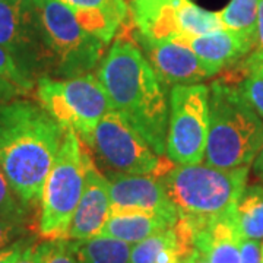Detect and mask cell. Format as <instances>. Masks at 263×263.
I'll list each match as a JSON object with an SVG mask.
<instances>
[{
    "mask_svg": "<svg viewBox=\"0 0 263 263\" xmlns=\"http://www.w3.org/2000/svg\"><path fill=\"white\" fill-rule=\"evenodd\" d=\"M95 75L113 110L130 123L157 155H165L170 94L139 46L129 38H117Z\"/></svg>",
    "mask_w": 263,
    "mask_h": 263,
    "instance_id": "obj_1",
    "label": "cell"
},
{
    "mask_svg": "<svg viewBox=\"0 0 263 263\" xmlns=\"http://www.w3.org/2000/svg\"><path fill=\"white\" fill-rule=\"evenodd\" d=\"M65 135L38 103L15 98L0 105V168L25 205L40 202Z\"/></svg>",
    "mask_w": 263,
    "mask_h": 263,
    "instance_id": "obj_2",
    "label": "cell"
},
{
    "mask_svg": "<svg viewBox=\"0 0 263 263\" xmlns=\"http://www.w3.org/2000/svg\"><path fill=\"white\" fill-rule=\"evenodd\" d=\"M263 145V119L246 103L238 85H209V127L203 162L221 170L250 168Z\"/></svg>",
    "mask_w": 263,
    "mask_h": 263,
    "instance_id": "obj_3",
    "label": "cell"
},
{
    "mask_svg": "<svg viewBox=\"0 0 263 263\" xmlns=\"http://www.w3.org/2000/svg\"><path fill=\"white\" fill-rule=\"evenodd\" d=\"M249 168L221 170L208 164L176 165L161 181L179 218L202 230L237 211L247 184Z\"/></svg>",
    "mask_w": 263,
    "mask_h": 263,
    "instance_id": "obj_4",
    "label": "cell"
},
{
    "mask_svg": "<svg viewBox=\"0 0 263 263\" xmlns=\"http://www.w3.org/2000/svg\"><path fill=\"white\" fill-rule=\"evenodd\" d=\"M91 149L70 129L48 173L40 197L38 234L44 241L66 240V234L86 184Z\"/></svg>",
    "mask_w": 263,
    "mask_h": 263,
    "instance_id": "obj_5",
    "label": "cell"
},
{
    "mask_svg": "<svg viewBox=\"0 0 263 263\" xmlns=\"http://www.w3.org/2000/svg\"><path fill=\"white\" fill-rule=\"evenodd\" d=\"M43 43L62 79L92 73L104 57L107 44L88 34L75 13L60 0H34Z\"/></svg>",
    "mask_w": 263,
    "mask_h": 263,
    "instance_id": "obj_6",
    "label": "cell"
},
{
    "mask_svg": "<svg viewBox=\"0 0 263 263\" xmlns=\"http://www.w3.org/2000/svg\"><path fill=\"white\" fill-rule=\"evenodd\" d=\"M38 104L65 129L73 130L88 145L98 122L113 110L97 75L76 78L41 76L35 84Z\"/></svg>",
    "mask_w": 263,
    "mask_h": 263,
    "instance_id": "obj_7",
    "label": "cell"
},
{
    "mask_svg": "<svg viewBox=\"0 0 263 263\" xmlns=\"http://www.w3.org/2000/svg\"><path fill=\"white\" fill-rule=\"evenodd\" d=\"M209 127V86L174 85L170 89L165 157L176 165L200 164Z\"/></svg>",
    "mask_w": 263,
    "mask_h": 263,
    "instance_id": "obj_8",
    "label": "cell"
},
{
    "mask_svg": "<svg viewBox=\"0 0 263 263\" xmlns=\"http://www.w3.org/2000/svg\"><path fill=\"white\" fill-rule=\"evenodd\" d=\"M86 146L108 168L122 174H154L161 179V167L168 162V158L161 160L149 143L116 110L108 111L98 122Z\"/></svg>",
    "mask_w": 263,
    "mask_h": 263,
    "instance_id": "obj_9",
    "label": "cell"
},
{
    "mask_svg": "<svg viewBox=\"0 0 263 263\" xmlns=\"http://www.w3.org/2000/svg\"><path fill=\"white\" fill-rule=\"evenodd\" d=\"M0 47L31 79L37 73L53 72L51 57L40 34L34 0L0 2Z\"/></svg>",
    "mask_w": 263,
    "mask_h": 263,
    "instance_id": "obj_10",
    "label": "cell"
},
{
    "mask_svg": "<svg viewBox=\"0 0 263 263\" xmlns=\"http://www.w3.org/2000/svg\"><path fill=\"white\" fill-rule=\"evenodd\" d=\"M111 212L142 211L177 222V209L170 200L160 177L154 174H108Z\"/></svg>",
    "mask_w": 263,
    "mask_h": 263,
    "instance_id": "obj_11",
    "label": "cell"
},
{
    "mask_svg": "<svg viewBox=\"0 0 263 263\" xmlns=\"http://www.w3.org/2000/svg\"><path fill=\"white\" fill-rule=\"evenodd\" d=\"M138 46L161 81L168 86L202 84L212 73L200 59L176 40H152L136 32Z\"/></svg>",
    "mask_w": 263,
    "mask_h": 263,
    "instance_id": "obj_12",
    "label": "cell"
},
{
    "mask_svg": "<svg viewBox=\"0 0 263 263\" xmlns=\"http://www.w3.org/2000/svg\"><path fill=\"white\" fill-rule=\"evenodd\" d=\"M111 214L108 179L97 168L92 155L86 165V184L84 195L76 208L75 215L69 226L66 240L82 241L100 235L103 227Z\"/></svg>",
    "mask_w": 263,
    "mask_h": 263,
    "instance_id": "obj_13",
    "label": "cell"
},
{
    "mask_svg": "<svg viewBox=\"0 0 263 263\" xmlns=\"http://www.w3.org/2000/svg\"><path fill=\"white\" fill-rule=\"evenodd\" d=\"M176 41L187 46L206 66L212 76L218 75L227 67H233L253 50V44L250 41L227 29H218L197 37L177 38Z\"/></svg>",
    "mask_w": 263,
    "mask_h": 263,
    "instance_id": "obj_14",
    "label": "cell"
},
{
    "mask_svg": "<svg viewBox=\"0 0 263 263\" xmlns=\"http://www.w3.org/2000/svg\"><path fill=\"white\" fill-rule=\"evenodd\" d=\"M75 13L79 25L104 44H110L127 19V0H60Z\"/></svg>",
    "mask_w": 263,
    "mask_h": 263,
    "instance_id": "obj_15",
    "label": "cell"
},
{
    "mask_svg": "<svg viewBox=\"0 0 263 263\" xmlns=\"http://www.w3.org/2000/svg\"><path fill=\"white\" fill-rule=\"evenodd\" d=\"M241 238L235 211L197 230L196 247L206 254L209 263H241Z\"/></svg>",
    "mask_w": 263,
    "mask_h": 263,
    "instance_id": "obj_16",
    "label": "cell"
},
{
    "mask_svg": "<svg viewBox=\"0 0 263 263\" xmlns=\"http://www.w3.org/2000/svg\"><path fill=\"white\" fill-rule=\"evenodd\" d=\"M174 226L164 216L142 212V211H124L111 212L100 235L120 240L127 245H136L151 235L158 234Z\"/></svg>",
    "mask_w": 263,
    "mask_h": 263,
    "instance_id": "obj_17",
    "label": "cell"
},
{
    "mask_svg": "<svg viewBox=\"0 0 263 263\" xmlns=\"http://www.w3.org/2000/svg\"><path fill=\"white\" fill-rule=\"evenodd\" d=\"M69 245L78 263H130L132 245L116 238L97 235L89 240L69 241Z\"/></svg>",
    "mask_w": 263,
    "mask_h": 263,
    "instance_id": "obj_18",
    "label": "cell"
},
{
    "mask_svg": "<svg viewBox=\"0 0 263 263\" xmlns=\"http://www.w3.org/2000/svg\"><path fill=\"white\" fill-rule=\"evenodd\" d=\"M259 5L260 0H230L226 8L218 12L222 28L250 41L254 47Z\"/></svg>",
    "mask_w": 263,
    "mask_h": 263,
    "instance_id": "obj_19",
    "label": "cell"
},
{
    "mask_svg": "<svg viewBox=\"0 0 263 263\" xmlns=\"http://www.w3.org/2000/svg\"><path fill=\"white\" fill-rule=\"evenodd\" d=\"M237 222L243 238L263 240V186L246 187L237 205Z\"/></svg>",
    "mask_w": 263,
    "mask_h": 263,
    "instance_id": "obj_20",
    "label": "cell"
},
{
    "mask_svg": "<svg viewBox=\"0 0 263 263\" xmlns=\"http://www.w3.org/2000/svg\"><path fill=\"white\" fill-rule=\"evenodd\" d=\"M171 246H176L179 249L173 227L132 246L130 263H155L158 254Z\"/></svg>",
    "mask_w": 263,
    "mask_h": 263,
    "instance_id": "obj_21",
    "label": "cell"
},
{
    "mask_svg": "<svg viewBox=\"0 0 263 263\" xmlns=\"http://www.w3.org/2000/svg\"><path fill=\"white\" fill-rule=\"evenodd\" d=\"M0 86L13 91L18 97L34 89V81L21 70L15 59L3 47H0Z\"/></svg>",
    "mask_w": 263,
    "mask_h": 263,
    "instance_id": "obj_22",
    "label": "cell"
},
{
    "mask_svg": "<svg viewBox=\"0 0 263 263\" xmlns=\"http://www.w3.org/2000/svg\"><path fill=\"white\" fill-rule=\"evenodd\" d=\"M28 209V205H25L19 199L15 190L10 186L6 174L0 168V216H6L10 219L27 222Z\"/></svg>",
    "mask_w": 263,
    "mask_h": 263,
    "instance_id": "obj_23",
    "label": "cell"
},
{
    "mask_svg": "<svg viewBox=\"0 0 263 263\" xmlns=\"http://www.w3.org/2000/svg\"><path fill=\"white\" fill-rule=\"evenodd\" d=\"M238 89L256 113L263 119V73L256 70L246 72V76L240 81Z\"/></svg>",
    "mask_w": 263,
    "mask_h": 263,
    "instance_id": "obj_24",
    "label": "cell"
},
{
    "mask_svg": "<svg viewBox=\"0 0 263 263\" xmlns=\"http://www.w3.org/2000/svg\"><path fill=\"white\" fill-rule=\"evenodd\" d=\"M27 222L0 216V249H5L27 237Z\"/></svg>",
    "mask_w": 263,
    "mask_h": 263,
    "instance_id": "obj_25",
    "label": "cell"
},
{
    "mask_svg": "<svg viewBox=\"0 0 263 263\" xmlns=\"http://www.w3.org/2000/svg\"><path fill=\"white\" fill-rule=\"evenodd\" d=\"M44 263H78L67 240L44 241Z\"/></svg>",
    "mask_w": 263,
    "mask_h": 263,
    "instance_id": "obj_26",
    "label": "cell"
},
{
    "mask_svg": "<svg viewBox=\"0 0 263 263\" xmlns=\"http://www.w3.org/2000/svg\"><path fill=\"white\" fill-rule=\"evenodd\" d=\"M240 256H241V263H263L262 243L259 240L241 238Z\"/></svg>",
    "mask_w": 263,
    "mask_h": 263,
    "instance_id": "obj_27",
    "label": "cell"
},
{
    "mask_svg": "<svg viewBox=\"0 0 263 263\" xmlns=\"http://www.w3.org/2000/svg\"><path fill=\"white\" fill-rule=\"evenodd\" d=\"M34 241V238L24 237L18 241L12 243L5 249H0V263H15L24 253V250Z\"/></svg>",
    "mask_w": 263,
    "mask_h": 263,
    "instance_id": "obj_28",
    "label": "cell"
},
{
    "mask_svg": "<svg viewBox=\"0 0 263 263\" xmlns=\"http://www.w3.org/2000/svg\"><path fill=\"white\" fill-rule=\"evenodd\" d=\"M263 59V0L259 5V15H257V25H256V40L254 47L246 60H260Z\"/></svg>",
    "mask_w": 263,
    "mask_h": 263,
    "instance_id": "obj_29",
    "label": "cell"
},
{
    "mask_svg": "<svg viewBox=\"0 0 263 263\" xmlns=\"http://www.w3.org/2000/svg\"><path fill=\"white\" fill-rule=\"evenodd\" d=\"M15 263H44V241L37 243L34 240Z\"/></svg>",
    "mask_w": 263,
    "mask_h": 263,
    "instance_id": "obj_30",
    "label": "cell"
},
{
    "mask_svg": "<svg viewBox=\"0 0 263 263\" xmlns=\"http://www.w3.org/2000/svg\"><path fill=\"white\" fill-rule=\"evenodd\" d=\"M252 170H253L256 179L259 180L263 186V145L262 148H260V151L257 152L256 158H254L253 164H252Z\"/></svg>",
    "mask_w": 263,
    "mask_h": 263,
    "instance_id": "obj_31",
    "label": "cell"
},
{
    "mask_svg": "<svg viewBox=\"0 0 263 263\" xmlns=\"http://www.w3.org/2000/svg\"><path fill=\"white\" fill-rule=\"evenodd\" d=\"M183 263H209L208 262V257L206 254L203 253L200 249H196L193 253L190 254L189 257H186Z\"/></svg>",
    "mask_w": 263,
    "mask_h": 263,
    "instance_id": "obj_32",
    "label": "cell"
},
{
    "mask_svg": "<svg viewBox=\"0 0 263 263\" xmlns=\"http://www.w3.org/2000/svg\"><path fill=\"white\" fill-rule=\"evenodd\" d=\"M243 69H245V72L256 70V72H262L263 73V59H260V60H246L245 59Z\"/></svg>",
    "mask_w": 263,
    "mask_h": 263,
    "instance_id": "obj_33",
    "label": "cell"
},
{
    "mask_svg": "<svg viewBox=\"0 0 263 263\" xmlns=\"http://www.w3.org/2000/svg\"><path fill=\"white\" fill-rule=\"evenodd\" d=\"M15 98H18V95L15 94L13 91L0 86V105H3L5 103H9V101L15 100Z\"/></svg>",
    "mask_w": 263,
    "mask_h": 263,
    "instance_id": "obj_34",
    "label": "cell"
},
{
    "mask_svg": "<svg viewBox=\"0 0 263 263\" xmlns=\"http://www.w3.org/2000/svg\"><path fill=\"white\" fill-rule=\"evenodd\" d=\"M174 263H183V260H180V259H179V260H176Z\"/></svg>",
    "mask_w": 263,
    "mask_h": 263,
    "instance_id": "obj_35",
    "label": "cell"
},
{
    "mask_svg": "<svg viewBox=\"0 0 263 263\" xmlns=\"http://www.w3.org/2000/svg\"><path fill=\"white\" fill-rule=\"evenodd\" d=\"M129 2H138V0H127V3H129Z\"/></svg>",
    "mask_w": 263,
    "mask_h": 263,
    "instance_id": "obj_36",
    "label": "cell"
},
{
    "mask_svg": "<svg viewBox=\"0 0 263 263\" xmlns=\"http://www.w3.org/2000/svg\"><path fill=\"white\" fill-rule=\"evenodd\" d=\"M262 259H263V243H262Z\"/></svg>",
    "mask_w": 263,
    "mask_h": 263,
    "instance_id": "obj_37",
    "label": "cell"
},
{
    "mask_svg": "<svg viewBox=\"0 0 263 263\" xmlns=\"http://www.w3.org/2000/svg\"><path fill=\"white\" fill-rule=\"evenodd\" d=\"M0 2H2V0H0Z\"/></svg>",
    "mask_w": 263,
    "mask_h": 263,
    "instance_id": "obj_38",
    "label": "cell"
}]
</instances>
